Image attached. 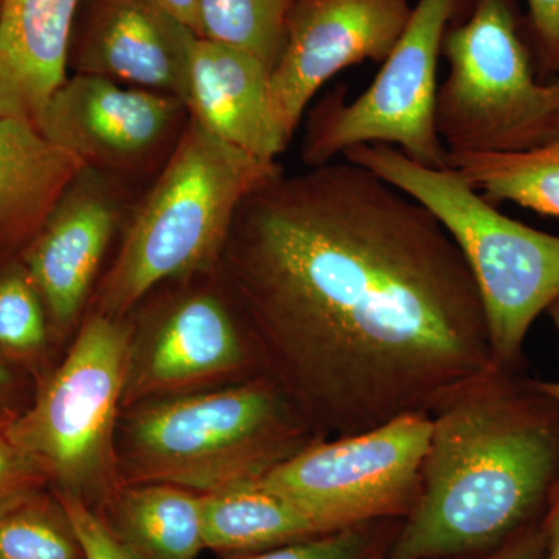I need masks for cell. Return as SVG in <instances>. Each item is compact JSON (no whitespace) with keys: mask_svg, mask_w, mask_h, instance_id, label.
Listing matches in <instances>:
<instances>
[{"mask_svg":"<svg viewBox=\"0 0 559 559\" xmlns=\"http://www.w3.org/2000/svg\"><path fill=\"white\" fill-rule=\"evenodd\" d=\"M448 167L492 204L513 202L559 218V134L520 153H452Z\"/></svg>","mask_w":559,"mask_h":559,"instance_id":"20","label":"cell"},{"mask_svg":"<svg viewBox=\"0 0 559 559\" xmlns=\"http://www.w3.org/2000/svg\"><path fill=\"white\" fill-rule=\"evenodd\" d=\"M47 311L25 271L0 275V349L14 358H33L46 347Z\"/></svg>","mask_w":559,"mask_h":559,"instance_id":"23","label":"cell"},{"mask_svg":"<svg viewBox=\"0 0 559 559\" xmlns=\"http://www.w3.org/2000/svg\"><path fill=\"white\" fill-rule=\"evenodd\" d=\"M412 14L409 0H296L270 75L272 116L285 145L318 92L366 61L384 62Z\"/></svg>","mask_w":559,"mask_h":559,"instance_id":"11","label":"cell"},{"mask_svg":"<svg viewBox=\"0 0 559 559\" xmlns=\"http://www.w3.org/2000/svg\"><path fill=\"white\" fill-rule=\"evenodd\" d=\"M201 511L205 549L224 555L249 557L325 535L294 503L259 484L201 495Z\"/></svg>","mask_w":559,"mask_h":559,"instance_id":"19","label":"cell"},{"mask_svg":"<svg viewBox=\"0 0 559 559\" xmlns=\"http://www.w3.org/2000/svg\"><path fill=\"white\" fill-rule=\"evenodd\" d=\"M282 171L187 119L103 280L97 312L123 319L157 286L215 274L242 201Z\"/></svg>","mask_w":559,"mask_h":559,"instance_id":"4","label":"cell"},{"mask_svg":"<svg viewBox=\"0 0 559 559\" xmlns=\"http://www.w3.org/2000/svg\"><path fill=\"white\" fill-rule=\"evenodd\" d=\"M546 558V535L540 521L530 525L500 549L485 555L481 559H544Z\"/></svg>","mask_w":559,"mask_h":559,"instance_id":"28","label":"cell"},{"mask_svg":"<svg viewBox=\"0 0 559 559\" xmlns=\"http://www.w3.org/2000/svg\"><path fill=\"white\" fill-rule=\"evenodd\" d=\"M13 378H11L10 370L7 369L5 364L0 360V400L9 395Z\"/></svg>","mask_w":559,"mask_h":559,"instance_id":"32","label":"cell"},{"mask_svg":"<svg viewBox=\"0 0 559 559\" xmlns=\"http://www.w3.org/2000/svg\"><path fill=\"white\" fill-rule=\"evenodd\" d=\"M296 0H201L200 38L255 55L272 70Z\"/></svg>","mask_w":559,"mask_h":559,"instance_id":"21","label":"cell"},{"mask_svg":"<svg viewBox=\"0 0 559 559\" xmlns=\"http://www.w3.org/2000/svg\"><path fill=\"white\" fill-rule=\"evenodd\" d=\"M83 0H2L0 116L36 120L69 79L73 24Z\"/></svg>","mask_w":559,"mask_h":559,"instance_id":"16","label":"cell"},{"mask_svg":"<svg viewBox=\"0 0 559 559\" xmlns=\"http://www.w3.org/2000/svg\"><path fill=\"white\" fill-rule=\"evenodd\" d=\"M551 90H554L555 100H557L558 116H559V76L558 79L551 80Z\"/></svg>","mask_w":559,"mask_h":559,"instance_id":"33","label":"cell"},{"mask_svg":"<svg viewBox=\"0 0 559 559\" xmlns=\"http://www.w3.org/2000/svg\"><path fill=\"white\" fill-rule=\"evenodd\" d=\"M11 415L0 417V513L38 496L46 477L10 436Z\"/></svg>","mask_w":559,"mask_h":559,"instance_id":"25","label":"cell"},{"mask_svg":"<svg viewBox=\"0 0 559 559\" xmlns=\"http://www.w3.org/2000/svg\"><path fill=\"white\" fill-rule=\"evenodd\" d=\"M168 13L200 36L201 0H157Z\"/></svg>","mask_w":559,"mask_h":559,"instance_id":"30","label":"cell"},{"mask_svg":"<svg viewBox=\"0 0 559 559\" xmlns=\"http://www.w3.org/2000/svg\"><path fill=\"white\" fill-rule=\"evenodd\" d=\"M558 485V401L498 367L432 415L421 491L385 559L492 554L539 522Z\"/></svg>","mask_w":559,"mask_h":559,"instance_id":"2","label":"cell"},{"mask_svg":"<svg viewBox=\"0 0 559 559\" xmlns=\"http://www.w3.org/2000/svg\"><path fill=\"white\" fill-rule=\"evenodd\" d=\"M187 119L178 97L73 73L35 123L84 168L117 176L142 170L170 153Z\"/></svg>","mask_w":559,"mask_h":559,"instance_id":"12","label":"cell"},{"mask_svg":"<svg viewBox=\"0 0 559 559\" xmlns=\"http://www.w3.org/2000/svg\"><path fill=\"white\" fill-rule=\"evenodd\" d=\"M102 518L139 559H197L205 549L200 492L168 484H121Z\"/></svg>","mask_w":559,"mask_h":559,"instance_id":"18","label":"cell"},{"mask_svg":"<svg viewBox=\"0 0 559 559\" xmlns=\"http://www.w3.org/2000/svg\"><path fill=\"white\" fill-rule=\"evenodd\" d=\"M441 57L450 73L437 92L436 123L448 154L520 153L559 134L550 83L536 76L518 0H468Z\"/></svg>","mask_w":559,"mask_h":559,"instance_id":"6","label":"cell"},{"mask_svg":"<svg viewBox=\"0 0 559 559\" xmlns=\"http://www.w3.org/2000/svg\"><path fill=\"white\" fill-rule=\"evenodd\" d=\"M432 415L409 414L358 436L314 441L257 481L325 533L403 521L421 491Z\"/></svg>","mask_w":559,"mask_h":559,"instance_id":"9","label":"cell"},{"mask_svg":"<svg viewBox=\"0 0 559 559\" xmlns=\"http://www.w3.org/2000/svg\"><path fill=\"white\" fill-rule=\"evenodd\" d=\"M131 330L95 311L35 404L11 417L10 436L58 495L103 506L120 488L117 432Z\"/></svg>","mask_w":559,"mask_h":559,"instance_id":"7","label":"cell"},{"mask_svg":"<svg viewBox=\"0 0 559 559\" xmlns=\"http://www.w3.org/2000/svg\"><path fill=\"white\" fill-rule=\"evenodd\" d=\"M468 0H417L403 35L369 90L347 102L345 87L330 92L308 117L301 160L330 164L348 150L389 145L430 168H448L436 123L437 69L444 35Z\"/></svg>","mask_w":559,"mask_h":559,"instance_id":"8","label":"cell"},{"mask_svg":"<svg viewBox=\"0 0 559 559\" xmlns=\"http://www.w3.org/2000/svg\"><path fill=\"white\" fill-rule=\"evenodd\" d=\"M341 159L380 176L429 210L468 264L496 362L518 370L530 329L559 299V237L503 215L452 168H430L389 145Z\"/></svg>","mask_w":559,"mask_h":559,"instance_id":"5","label":"cell"},{"mask_svg":"<svg viewBox=\"0 0 559 559\" xmlns=\"http://www.w3.org/2000/svg\"><path fill=\"white\" fill-rule=\"evenodd\" d=\"M0 559H84L68 516L39 496L0 513Z\"/></svg>","mask_w":559,"mask_h":559,"instance_id":"22","label":"cell"},{"mask_svg":"<svg viewBox=\"0 0 559 559\" xmlns=\"http://www.w3.org/2000/svg\"><path fill=\"white\" fill-rule=\"evenodd\" d=\"M392 522H366L240 559H385L400 527Z\"/></svg>","mask_w":559,"mask_h":559,"instance_id":"24","label":"cell"},{"mask_svg":"<svg viewBox=\"0 0 559 559\" xmlns=\"http://www.w3.org/2000/svg\"><path fill=\"white\" fill-rule=\"evenodd\" d=\"M270 75L255 55L198 36L191 49L187 112L216 139L260 159L277 160L288 146L272 116Z\"/></svg>","mask_w":559,"mask_h":559,"instance_id":"15","label":"cell"},{"mask_svg":"<svg viewBox=\"0 0 559 559\" xmlns=\"http://www.w3.org/2000/svg\"><path fill=\"white\" fill-rule=\"evenodd\" d=\"M320 439L433 415L498 369L479 290L440 221L347 160L264 180L215 272Z\"/></svg>","mask_w":559,"mask_h":559,"instance_id":"1","label":"cell"},{"mask_svg":"<svg viewBox=\"0 0 559 559\" xmlns=\"http://www.w3.org/2000/svg\"><path fill=\"white\" fill-rule=\"evenodd\" d=\"M322 440L264 374L121 412L123 484H168L209 495L257 484Z\"/></svg>","mask_w":559,"mask_h":559,"instance_id":"3","label":"cell"},{"mask_svg":"<svg viewBox=\"0 0 559 559\" xmlns=\"http://www.w3.org/2000/svg\"><path fill=\"white\" fill-rule=\"evenodd\" d=\"M524 31L540 83L558 79L559 0H527Z\"/></svg>","mask_w":559,"mask_h":559,"instance_id":"26","label":"cell"},{"mask_svg":"<svg viewBox=\"0 0 559 559\" xmlns=\"http://www.w3.org/2000/svg\"><path fill=\"white\" fill-rule=\"evenodd\" d=\"M540 527L546 535V558L559 559V485L551 495L546 513L540 520Z\"/></svg>","mask_w":559,"mask_h":559,"instance_id":"29","label":"cell"},{"mask_svg":"<svg viewBox=\"0 0 559 559\" xmlns=\"http://www.w3.org/2000/svg\"><path fill=\"white\" fill-rule=\"evenodd\" d=\"M0 5H2V0H0Z\"/></svg>","mask_w":559,"mask_h":559,"instance_id":"34","label":"cell"},{"mask_svg":"<svg viewBox=\"0 0 559 559\" xmlns=\"http://www.w3.org/2000/svg\"><path fill=\"white\" fill-rule=\"evenodd\" d=\"M549 312L551 322H554L555 329H557V333L559 336V299L555 301L554 305L547 310ZM536 384H538V388L543 390L546 395H549L550 399H554L555 401H558L559 403V381L554 382H540L536 381Z\"/></svg>","mask_w":559,"mask_h":559,"instance_id":"31","label":"cell"},{"mask_svg":"<svg viewBox=\"0 0 559 559\" xmlns=\"http://www.w3.org/2000/svg\"><path fill=\"white\" fill-rule=\"evenodd\" d=\"M83 168L35 121L0 116V240L33 237Z\"/></svg>","mask_w":559,"mask_h":559,"instance_id":"17","label":"cell"},{"mask_svg":"<svg viewBox=\"0 0 559 559\" xmlns=\"http://www.w3.org/2000/svg\"><path fill=\"white\" fill-rule=\"evenodd\" d=\"M57 500L79 539L84 559H139L110 532L94 507L72 496L58 495Z\"/></svg>","mask_w":559,"mask_h":559,"instance_id":"27","label":"cell"},{"mask_svg":"<svg viewBox=\"0 0 559 559\" xmlns=\"http://www.w3.org/2000/svg\"><path fill=\"white\" fill-rule=\"evenodd\" d=\"M116 176L83 168L25 252L28 272L55 330L76 322L121 218Z\"/></svg>","mask_w":559,"mask_h":559,"instance_id":"13","label":"cell"},{"mask_svg":"<svg viewBox=\"0 0 559 559\" xmlns=\"http://www.w3.org/2000/svg\"><path fill=\"white\" fill-rule=\"evenodd\" d=\"M257 374L259 355L219 280L212 288L179 289L143 316L138 333L131 331L123 411Z\"/></svg>","mask_w":559,"mask_h":559,"instance_id":"10","label":"cell"},{"mask_svg":"<svg viewBox=\"0 0 559 559\" xmlns=\"http://www.w3.org/2000/svg\"><path fill=\"white\" fill-rule=\"evenodd\" d=\"M197 38L157 0H90L69 64L75 73L162 92L186 105Z\"/></svg>","mask_w":559,"mask_h":559,"instance_id":"14","label":"cell"}]
</instances>
